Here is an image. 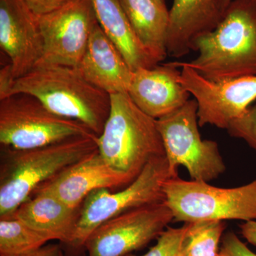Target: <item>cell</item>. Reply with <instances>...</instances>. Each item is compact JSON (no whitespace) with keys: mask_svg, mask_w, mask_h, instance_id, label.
I'll use <instances>...</instances> for the list:
<instances>
[{"mask_svg":"<svg viewBox=\"0 0 256 256\" xmlns=\"http://www.w3.org/2000/svg\"><path fill=\"white\" fill-rule=\"evenodd\" d=\"M18 94L34 96L53 114L82 122L98 137L110 114V96L74 67L38 66L15 79L8 97Z\"/></svg>","mask_w":256,"mask_h":256,"instance_id":"obj_1","label":"cell"},{"mask_svg":"<svg viewBox=\"0 0 256 256\" xmlns=\"http://www.w3.org/2000/svg\"><path fill=\"white\" fill-rule=\"evenodd\" d=\"M198 56L190 67L212 80L256 76V0H234L213 32L194 45Z\"/></svg>","mask_w":256,"mask_h":256,"instance_id":"obj_2","label":"cell"},{"mask_svg":"<svg viewBox=\"0 0 256 256\" xmlns=\"http://www.w3.org/2000/svg\"><path fill=\"white\" fill-rule=\"evenodd\" d=\"M98 138H74L25 150L3 148L0 168V218L14 214L44 183L98 150Z\"/></svg>","mask_w":256,"mask_h":256,"instance_id":"obj_3","label":"cell"},{"mask_svg":"<svg viewBox=\"0 0 256 256\" xmlns=\"http://www.w3.org/2000/svg\"><path fill=\"white\" fill-rule=\"evenodd\" d=\"M110 111L98 138L100 156L132 182L153 160L165 156L158 120L141 110L128 94L110 96Z\"/></svg>","mask_w":256,"mask_h":256,"instance_id":"obj_4","label":"cell"},{"mask_svg":"<svg viewBox=\"0 0 256 256\" xmlns=\"http://www.w3.org/2000/svg\"><path fill=\"white\" fill-rule=\"evenodd\" d=\"M173 178L166 156L150 162L132 183L116 193L101 188L92 192L80 208L72 240L64 246L66 256H82L94 230L108 220L136 208L165 201L164 184Z\"/></svg>","mask_w":256,"mask_h":256,"instance_id":"obj_5","label":"cell"},{"mask_svg":"<svg viewBox=\"0 0 256 256\" xmlns=\"http://www.w3.org/2000/svg\"><path fill=\"white\" fill-rule=\"evenodd\" d=\"M163 190L174 222L256 220V178L239 188H220L178 176L166 180Z\"/></svg>","mask_w":256,"mask_h":256,"instance_id":"obj_6","label":"cell"},{"mask_svg":"<svg viewBox=\"0 0 256 256\" xmlns=\"http://www.w3.org/2000/svg\"><path fill=\"white\" fill-rule=\"evenodd\" d=\"M77 137H98L86 126L57 116L24 94L0 100V144L18 150L36 149Z\"/></svg>","mask_w":256,"mask_h":256,"instance_id":"obj_7","label":"cell"},{"mask_svg":"<svg viewBox=\"0 0 256 256\" xmlns=\"http://www.w3.org/2000/svg\"><path fill=\"white\" fill-rule=\"evenodd\" d=\"M156 120L173 178L178 176L180 166L186 168L192 180L201 182H210L226 171L217 142L202 138L194 99Z\"/></svg>","mask_w":256,"mask_h":256,"instance_id":"obj_8","label":"cell"},{"mask_svg":"<svg viewBox=\"0 0 256 256\" xmlns=\"http://www.w3.org/2000/svg\"><path fill=\"white\" fill-rule=\"evenodd\" d=\"M174 66L181 69L180 82L196 101L200 127L227 130L256 102V76L212 80L190 67Z\"/></svg>","mask_w":256,"mask_h":256,"instance_id":"obj_9","label":"cell"},{"mask_svg":"<svg viewBox=\"0 0 256 256\" xmlns=\"http://www.w3.org/2000/svg\"><path fill=\"white\" fill-rule=\"evenodd\" d=\"M36 16L44 40L43 55L36 66L78 68L98 23L92 0H73L60 9Z\"/></svg>","mask_w":256,"mask_h":256,"instance_id":"obj_10","label":"cell"},{"mask_svg":"<svg viewBox=\"0 0 256 256\" xmlns=\"http://www.w3.org/2000/svg\"><path fill=\"white\" fill-rule=\"evenodd\" d=\"M174 222L165 202L136 208L108 220L86 244L88 256H127L158 239Z\"/></svg>","mask_w":256,"mask_h":256,"instance_id":"obj_11","label":"cell"},{"mask_svg":"<svg viewBox=\"0 0 256 256\" xmlns=\"http://www.w3.org/2000/svg\"><path fill=\"white\" fill-rule=\"evenodd\" d=\"M0 46L10 58L14 79L41 60L43 37L37 16L24 0H0Z\"/></svg>","mask_w":256,"mask_h":256,"instance_id":"obj_12","label":"cell"},{"mask_svg":"<svg viewBox=\"0 0 256 256\" xmlns=\"http://www.w3.org/2000/svg\"><path fill=\"white\" fill-rule=\"evenodd\" d=\"M131 183L127 176L108 164L98 150L66 168L35 192H48L68 206L80 208L92 192L124 188Z\"/></svg>","mask_w":256,"mask_h":256,"instance_id":"obj_13","label":"cell"},{"mask_svg":"<svg viewBox=\"0 0 256 256\" xmlns=\"http://www.w3.org/2000/svg\"><path fill=\"white\" fill-rule=\"evenodd\" d=\"M171 62L134 70L128 94L146 114L158 120L182 108L190 92L180 82L181 70Z\"/></svg>","mask_w":256,"mask_h":256,"instance_id":"obj_14","label":"cell"},{"mask_svg":"<svg viewBox=\"0 0 256 256\" xmlns=\"http://www.w3.org/2000/svg\"><path fill=\"white\" fill-rule=\"evenodd\" d=\"M226 10L224 0H173L166 43L168 56L180 58L194 52L197 40L218 26Z\"/></svg>","mask_w":256,"mask_h":256,"instance_id":"obj_15","label":"cell"},{"mask_svg":"<svg viewBox=\"0 0 256 256\" xmlns=\"http://www.w3.org/2000/svg\"><path fill=\"white\" fill-rule=\"evenodd\" d=\"M77 68L88 82L110 96L128 94L134 73L98 22Z\"/></svg>","mask_w":256,"mask_h":256,"instance_id":"obj_16","label":"cell"},{"mask_svg":"<svg viewBox=\"0 0 256 256\" xmlns=\"http://www.w3.org/2000/svg\"><path fill=\"white\" fill-rule=\"evenodd\" d=\"M80 212V208H72L52 194L36 191L12 216L64 246L73 237Z\"/></svg>","mask_w":256,"mask_h":256,"instance_id":"obj_17","label":"cell"},{"mask_svg":"<svg viewBox=\"0 0 256 256\" xmlns=\"http://www.w3.org/2000/svg\"><path fill=\"white\" fill-rule=\"evenodd\" d=\"M92 2L98 22L133 72L159 65L138 38L120 0H92Z\"/></svg>","mask_w":256,"mask_h":256,"instance_id":"obj_18","label":"cell"},{"mask_svg":"<svg viewBox=\"0 0 256 256\" xmlns=\"http://www.w3.org/2000/svg\"><path fill=\"white\" fill-rule=\"evenodd\" d=\"M138 38L158 63L168 56L170 10L161 0H120Z\"/></svg>","mask_w":256,"mask_h":256,"instance_id":"obj_19","label":"cell"},{"mask_svg":"<svg viewBox=\"0 0 256 256\" xmlns=\"http://www.w3.org/2000/svg\"><path fill=\"white\" fill-rule=\"evenodd\" d=\"M50 239L14 216L0 218V256L35 252Z\"/></svg>","mask_w":256,"mask_h":256,"instance_id":"obj_20","label":"cell"},{"mask_svg":"<svg viewBox=\"0 0 256 256\" xmlns=\"http://www.w3.org/2000/svg\"><path fill=\"white\" fill-rule=\"evenodd\" d=\"M190 224L180 256H218L226 224L224 222H198Z\"/></svg>","mask_w":256,"mask_h":256,"instance_id":"obj_21","label":"cell"},{"mask_svg":"<svg viewBox=\"0 0 256 256\" xmlns=\"http://www.w3.org/2000/svg\"><path fill=\"white\" fill-rule=\"evenodd\" d=\"M190 224L180 228L168 227L158 239V242L144 255L140 256H180ZM127 256H138L130 254Z\"/></svg>","mask_w":256,"mask_h":256,"instance_id":"obj_22","label":"cell"},{"mask_svg":"<svg viewBox=\"0 0 256 256\" xmlns=\"http://www.w3.org/2000/svg\"><path fill=\"white\" fill-rule=\"evenodd\" d=\"M232 137L242 140L256 151V102L227 130Z\"/></svg>","mask_w":256,"mask_h":256,"instance_id":"obj_23","label":"cell"},{"mask_svg":"<svg viewBox=\"0 0 256 256\" xmlns=\"http://www.w3.org/2000/svg\"><path fill=\"white\" fill-rule=\"evenodd\" d=\"M220 256H256L252 250L237 236L230 232L222 238Z\"/></svg>","mask_w":256,"mask_h":256,"instance_id":"obj_24","label":"cell"},{"mask_svg":"<svg viewBox=\"0 0 256 256\" xmlns=\"http://www.w3.org/2000/svg\"><path fill=\"white\" fill-rule=\"evenodd\" d=\"M36 16H42L60 9L73 0H24Z\"/></svg>","mask_w":256,"mask_h":256,"instance_id":"obj_25","label":"cell"},{"mask_svg":"<svg viewBox=\"0 0 256 256\" xmlns=\"http://www.w3.org/2000/svg\"><path fill=\"white\" fill-rule=\"evenodd\" d=\"M14 80L11 64H8L1 68V70H0V100H2L8 97Z\"/></svg>","mask_w":256,"mask_h":256,"instance_id":"obj_26","label":"cell"},{"mask_svg":"<svg viewBox=\"0 0 256 256\" xmlns=\"http://www.w3.org/2000/svg\"><path fill=\"white\" fill-rule=\"evenodd\" d=\"M64 250L62 246L60 245H46L44 246L35 250V252H28V254H20L14 256H62Z\"/></svg>","mask_w":256,"mask_h":256,"instance_id":"obj_27","label":"cell"},{"mask_svg":"<svg viewBox=\"0 0 256 256\" xmlns=\"http://www.w3.org/2000/svg\"><path fill=\"white\" fill-rule=\"evenodd\" d=\"M240 229L242 237L256 247V220L244 222L240 224Z\"/></svg>","mask_w":256,"mask_h":256,"instance_id":"obj_28","label":"cell"},{"mask_svg":"<svg viewBox=\"0 0 256 256\" xmlns=\"http://www.w3.org/2000/svg\"><path fill=\"white\" fill-rule=\"evenodd\" d=\"M234 0H224V3H225L226 6V8H228V6L229 5H230V3L233 2Z\"/></svg>","mask_w":256,"mask_h":256,"instance_id":"obj_29","label":"cell"},{"mask_svg":"<svg viewBox=\"0 0 256 256\" xmlns=\"http://www.w3.org/2000/svg\"><path fill=\"white\" fill-rule=\"evenodd\" d=\"M62 256H66L65 254H64V252H63V254H62Z\"/></svg>","mask_w":256,"mask_h":256,"instance_id":"obj_30","label":"cell"},{"mask_svg":"<svg viewBox=\"0 0 256 256\" xmlns=\"http://www.w3.org/2000/svg\"><path fill=\"white\" fill-rule=\"evenodd\" d=\"M161 1L165 2V0H161Z\"/></svg>","mask_w":256,"mask_h":256,"instance_id":"obj_31","label":"cell"},{"mask_svg":"<svg viewBox=\"0 0 256 256\" xmlns=\"http://www.w3.org/2000/svg\"></svg>","mask_w":256,"mask_h":256,"instance_id":"obj_32","label":"cell"}]
</instances>
